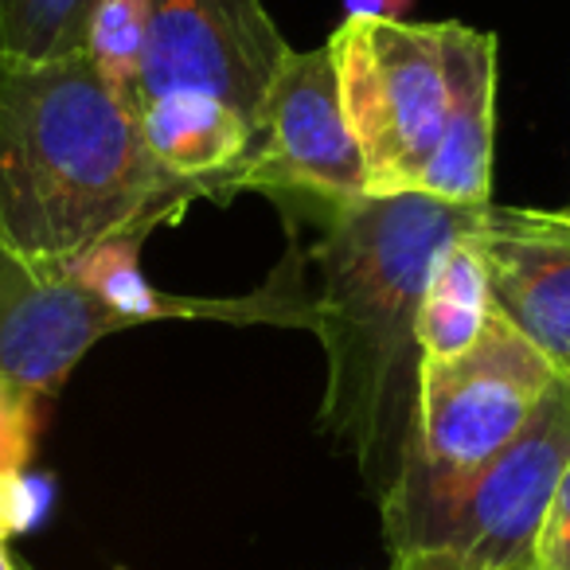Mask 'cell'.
I'll list each match as a JSON object with an SVG mask.
<instances>
[{
    "label": "cell",
    "mask_w": 570,
    "mask_h": 570,
    "mask_svg": "<svg viewBox=\"0 0 570 570\" xmlns=\"http://www.w3.org/2000/svg\"><path fill=\"white\" fill-rule=\"evenodd\" d=\"M207 191L153 160L137 114L87 56H0V246L75 262L118 235H153Z\"/></svg>",
    "instance_id": "6da1fadb"
},
{
    "label": "cell",
    "mask_w": 570,
    "mask_h": 570,
    "mask_svg": "<svg viewBox=\"0 0 570 570\" xmlns=\"http://www.w3.org/2000/svg\"><path fill=\"white\" fill-rule=\"evenodd\" d=\"M484 207L422 191L364 196L328 207L325 235L313 246L309 333L328 360L321 426L344 438L367 473L380 469V497L403 465L419 411V313L430 269L481 223Z\"/></svg>",
    "instance_id": "7a4b0ae2"
},
{
    "label": "cell",
    "mask_w": 570,
    "mask_h": 570,
    "mask_svg": "<svg viewBox=\"0 0 570 570\" xmlns=\"http://www.w3.org/2000/svg\"><path fill=\"white\" fill-rule=\"evenodd\" d=\"M554 380L543 352L497 309L465 352L422 360L411 445L395 481L383 489L387 543L473 481L520 434Z\"/></svg>",
    "instance_id": "3957f363"
},
{
    "label": "cell",
    "mask_w": 570,
    "mask_h": 570,
    "mask_svg": "<svg viewBox=\"0 0 570 570\" xmlns=\"http://www.w3.org/2000/svg\"><path fill=\"white\" fill-rule=\"evenodd\" d=\"M570 465V387L554 380L523 430L450 500L391 539L395 570H531Z\"/></svg>",
    "instance_id": "277c9868"
},
{
    "label": "cell",
    "mask_w": 570,
    "mask_h": 570,
    "mask_svg": "<svg viewBox=\"0 0 570 570\" xmlns=\"http://www.w3.org/2000/svg\"><path fill=\"white\" fill-rule=\"evenodd\" d=\"M328 51L344 118L364 153L367 196L414 191L450 114L445 24L348 17Z\"/></svg>",
    "instance_id": "5b68a950"
},
{
    "label": "cell",
    "mask_w": 570,
    "mask_h": 570,
    "mask_svg": "<svg viewBox=\"0 0 570 570\" xmlns=\"http://www.w3.org/2000/svg\"><path fill=\"white\" fill-rule=\"evenodd\" d=\"M235 191H302L325 207L367 196V168L344 118L333 51H285L254 126L250 153L227 176Z\"/></svg>",
    "instance_id": "8992f818"
},
{
    "label": "cell",
    "mask_w": 570,
    "mask_h": 570,
    "mask_svg": "<svg viewBox=\"0 0 570 570\" xmlns=\"http://www.w3.org/2000/svg\"><path fill=\"white\" fill-rule=\"evenodd\" d=\"M285 40L262 0H149V43L134 114L149 98L199 90L258 126Z\"/></svg>",
    "instance_id": "52a82bcc"
},
{
    "label": "cell",
    "mask_w": 570,
    "mask_h": 570,
    "mask_svg": "<svg viewBox=\"0 0 570 570\" xmlns=\"http://www.w3.org/2000/svg\"><path fill=\"white\" fill-rule=\"evenodd\" d=\"M71 262H28L0 246V387L43 403L102 336L137 328Z\"/></svg>",
    "instance_id": "ba28073f"
},
{
    "label": "cell",
    "mask_w": 570,
    "mask_h": 570,
    "mask_svg": "<svg viewBox=\"0 0 570 570\" xmlns=\"http://www.w3.org/2000/svg\"><path fill=\"white\" fill-rule=\"evenodd\" d=\"M492 309L570 375V219L562 212L484 207L473 230Z\"/></svg>",
    "instance_id": "9c48e42d"
},
{
    "label": "cell",
    "mask_w": 570,
    "mask_h": 570,
    "mask_svg": "<svg viewBox=\"0 0 570 570\" xmlns=\"http://www.w3.org/2000/svg\"><path fill=\"white\" fill-rule=\"evenodd\" d=\"M450 114L442 141L419 176L422 196L484 207L492 191V106H497V36L445 24Z\"/></svg>",
    "instance_id": "30bf717a"
},
{
    "label": "cell",
    "mask_w": 570,
    "mask_h": 570,
    "mask_svg": "<svg viewBox=\"0 0 570 570\" xmlns=\"http://www.w3.org/2000/svg\"><path fill=\"white\" fill-rule=\"evenodd\" d=\"M137 126L165 173L191 180L207 199H227V176L250 153L254 129L235 106L199 90H173L137 106Z\"/></svg>",
    "instance_id": "8fae6325"
},
{
    "label": "cell",
    "mask_w": 570,
    "mask_h": 570,
    "mask_svg": "<svg viewBox=\"0 0 570 570\" xmlns=\"http://www.w3.org/2000/svg\"><path fill=\"white\" fill-rule=\"evenodd\" d=\"M476 230V227H473ZM473 230L438 254L419 313L422 360H450L484 333L492 313L489 274Z\"/></svg>",
    "instance_id": "7c38bea8"
},
{
    "label": "cell",
    "mask_w": 570,
    "mask_h": 570,
    "mask_svg": "<svg viewBox=\"0 0 570 570\" xmlns=\"http://www.w3.org/2000/svg\"><path fill=\"white\" fill-rule=\"evenodd\" d=\"M98 0H0V56L71 59L87 56V28Z\"/></svg>",
    "instance_id": "4fadbf2b"
},
{
    "label": "cell",
    "mask_w": 570,
    "mask_h": 570,
    "mask_svg": "<svg viewBox=\"0 0 570 570\" xmlns=\"http://www.w3.org/2000/svg\"><path fill=\"white\" fill-rule=\"evenodd\" d=\"M145 43H149V0H98L87 28V59L129 110L141 79Z\"/></svg>",
    "instance_id": "5bb4252c"
},
{
    "label": "cell",
    "mask_w": 570,
    "mask_h": 570,
    "mask_svg": "<svg viewBox=\"0 0 570 570\" xmlns=\"http://www.w3.org/2000/svg\"><path fill=\"white\" fill-rule=\"evenodd\" d=\"M32 411L28 399L0 387V528L9 531V504L20 484V473L32 453Z\"/></svg>",
    "instance_id": "9a60e30c"
},
{
    "label": "cell",
    "mask_w": 570,
    "mask_h": 570,
    "mask_svg": "<svg viewBox=\"0 0 570 570\" xmlns=\"http://www.w3.org/2000/svg\"><path fill=\"white\" fill-rule=\"evenodd\" d=\"M531 570H570V465L562 469L559 484H554L543 531L535 539Z\"/></svg>",
    "instance_id": "2e32d148"
},
{
    "label": "cell",
    "mask_w": 570,
    "mask_h": 570,
    "mask_svg": "<svg viewBox=\"0 0 570 570\" xmlns=\"http://www.w3.org/2000/svg\"><path fill=\"white\" fill-rule=\"evenodd\" d=\"M411 0H344L348 17H380V20H399V12L406 9Z\"/></svg>",
    "instance_id": "e0dca14e"
},
{
    "label": "cell",
    "mask_w": 570,
    "mask_h": 570,
    "mask_svg": "<svg viewBox=\"0 0 570 570\" xmlns=\"http://www.w3.org/2000/svg\"><path fill=\"white\" fill-rule=\"evenodd\" d=\"M4 535H9V531L0 528V570H20V562L12 559V551H9V539H4Z\"/></svg>",
    "instance_id": "ac0fdd59"
},
{
    "label": "cell",
    "mask_w": 570,
    "mask_h": 570,
    "mask_svg": "<svg viewBox=\"0 0 570 570\" xmlns=\"http://www.w3.org/2000/svg\"><path fill=\"white\" fill-rule=\"evenodd\" d=\"M559 380H567V387H570V375H559Z\"/></svg>",
    "instance_id": "d6986e66"
},
{
    "label": "cell",
    "mask_w": 570,
    "mask_h": 570,
    "mask_svg": "<svg viewBox=\"0 0 570 570\" xmlns=\"http://www.w3.org/2000/svg\"><path fill=\"white\" fill-rule=\"evenodd\" d=\"M20 570H32V567H24V562H20Z\"/></svg>",
    "instance_id": "ffe728a7"
},
{
    "label": "cell",
    "mask_w": 570,
    "mask_h": 570,
    "mask_svg": "<svg viewBox=\"0 0 570 570\" xmlns=\"http://www.w3.org/2000/svg\"><path fill=\"white\" fill-rule=\"evenodd\" d=\"M562 215H567V219H570V207H567V212H562Z\"/></svg>",
    "instance_id": "44dd1931"
}]
</instances>
